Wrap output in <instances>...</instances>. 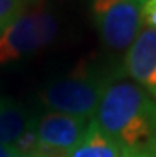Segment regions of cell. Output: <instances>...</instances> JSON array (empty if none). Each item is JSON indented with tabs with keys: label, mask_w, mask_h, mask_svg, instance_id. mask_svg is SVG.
<instances>
[{
	"label": "cell",
	"mask_w": 156,
	"mask_h": 157,
	"mask_svg": "<svg viewBox=\"0 0 156 157\" xmlns=\"http://www.w3.org/2000/svg\"><path fill=\"white\" fill-rule=\"evenodd\" d=\"M93 121L124 152L156 154V100L126 76L123 68L108 73Z\"/></svg>",
	"instance_id": "cell-1"
},
{
	"label": "cell",
	"mask_w": 156,
	"mask_h": 157,
	"mask_svg": "<svg viewBox=\"0 0 156 157\" xmlns=\"http://www.w3.org/2000/svg\"><path fill=\"white\" fill-rule=\"evenodd\" d=\"M108 73L88 65L77 67L67 76L45 86L40 90V101L51 111L91 121L102 98Z\"/></svg>",
	"instance_id": "cell-2"
},
{
	"label": "cell",
	"mask_w": 156,
	"mask_h": 157,
	"mask_svg": "<svg viewBox=\"0 0 156 157\" xmlns=\"http://www.w3.org/2000/svg\"><path fill=\"white\" fill-rule=\"evenodd\" d=\"M58 33V21L45 8H34L0 33V65L21 60L48 46Z\"/></svg>",
	"instance_id": "cell-3"
},
{
	"label": "cell",
	"mask_w": 156,
	"mask_h": 157,
	"mask_svg": "<svg viewBox=\"0 0 156 157\" xmlns=\"http://www.w3.org/2000/svg\"><path fill=\"white\" fill-rule=\"evenodd\" d=\"M91 14L105 48L127 51L142 29L140 5L134 0H91Z\"/></svg>",
	"instance_id": "cell-4"
},
{
	"label": "cell",
	"mask_w": 156,
	"mask_h": 157,
	"mask_svg": "<svg viewBox=\"0 0 156 157\" xmlns=\"http://www.w3.org/2000/svg\"><path fill=\"white\" fill-rule=\"evenodd\" d=\"M89 121L50 111L37 119L40 157H69L81 143Z\"/></svg>",
	"instance_id": "cell-5"
},
{
	"label": "cell",
	"mask_w": 156,
	"mask_h": 157,
	"mask_svg": "<svg viewBox=\"0 0 156 157\" xmlns=\"http://www.w3.org/2000/svg\"><path fill=\"white\" fill-rule=\"evenodd\" d=\"M123 71L156 100V30L142 27L126 51Z\"/></svg>",
	"instance_id": "cell-6"
},
{
	"label": "cell",
	"mask_w": 156,
	"mask_h": 157,
	"mask_svg": "<svg viewBox=\"0 0 156 157\" xmlns=\"http://www.w3.org/2000/svg\"><path fill=\"white\" fill-rule=\"evenodd\" d=\"M35 122L29 108L13 98H0V143L14 146Z\"/></svg>",
	"instance_id": "cell-7"
},
{
	"label": "cell",
	"mask_w": 156,
	"mask_h": 157,
	"mask_svg": "<svg viewBox=\"0 0 156 157\" xmlns=\"http://www.w3.org/2000/svg\"><path fill=\"white\" fill-rule=\"evenodd\" d=\"M124 154L123 147L107 136L91 119L83 140L69 157H123Z\"/></svg>",
	"instance_id": "cell-8"
},
{
	"label": "cell",
	"mask_w": 156,
	"mask_h": 157,
	"mask_svg": "<svg viewBox=\"0 0 156 157\" xmlns=\"http://www.w3.org/2000/svg\"><path fill=\"white\" fill-rule=\"evenodd\" d=\"M27 6H29V3L26 0H0V33L18 16H21Z\"/></svg>",
	"instance_id": "cell-9"
},
{
	"label": "cell",
	"mask_w": 156,
	"mask_h": 157,
	"mask_svg": "<svg viewBox=\"0 0 156 157\" xmlns=\"http://www.w3.org/2000/svg\"><path fill=\"white\" fill-rule=\"evenodd\" d=\"M140 17L142 27L156 30V0H148L140 5Z\"/></svg>",
	"instance_id": "cell-10"
},
{
	"label": "cell",
	"mask_w": 156,
	"mask_h": 157,
	"mask_svg": "<svg viewBox=\"0 0 156 157\" xmlns=\"http://www.w3.org/2000/svg\"><path fill=\"white\" fill-rule=\"evenodd\" d=\"M0 157H21V155L16 151L14 146L0 143Z\"/></svg>",
	"instance_id": "cell-11"
},
{
	"label": "cell",
	"mask_w": 156,
	"mask_h": 157,
	"mask_svg": "<svg viewBox=\"0 0 156 157\" xmlns=\"http://www.w3.org/2000/svg\"><path fill=\"white\" fill-rule=\"evenodd\" d=\"M123 157H156V154L148 151H135V152H126Z\"/></svg>",
	"instance_id": "cell-12"
},
{
	"label": "cell",
	"mask_w": 156,
	"mask_h": 157,
	"mask_svg": "<svg viewBox=\"0 0 156 157\" xmlns=\"http://www.w3.org/2000/svg\"><path fill=\"white\" fill-rule=\"evenodd\" d=\"M135 3H139V5H142V3H145V2H148V0H134Z\"/></svg>",
	"instance_id": "cell-13"
},
{
	"label": "cell",
	"mask_w": 156,
	"mask_h": 157,
	"mask_svg": "<svg viewBox=\"0 0 156 157\" xmlns=\"http://www.w3.org/2000/svg\"><path fill=\"white\" fill-rule=\"evenodd\" d=\"M26 2H27V3H32V2H35V0H26Z\"/></svg>",
	"instance_id": "cell-14"
}]
</instances>
